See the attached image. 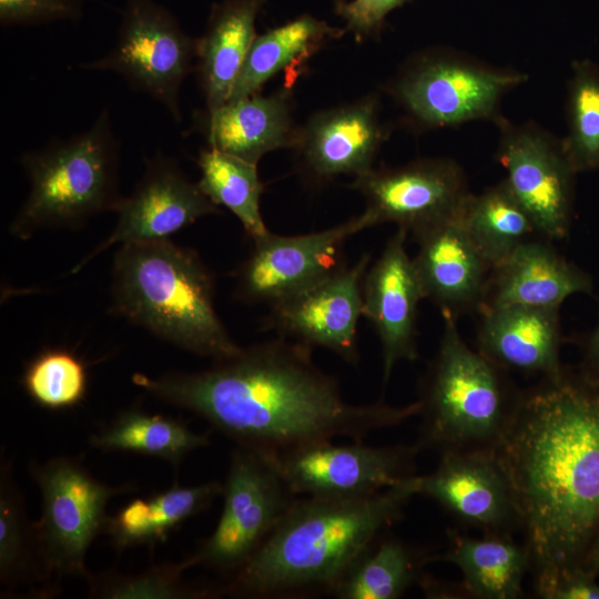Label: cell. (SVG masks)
<instances>
[{"label":"cell","mask_w":599,"mask_h":599,"mask_svg":"<svg viewBox=\"0 0 599 599\" xmlns=\"http://www.w3.org/2000/svg\"><path fill=\"white\" fill-rule=\"evenodd\" d=\"M313 349L276 337L256 343L205 370L132 382L190 410L241 447L278 454L302 446L395 427L420 412V403H348L337 379L312 358Z\"/></svg>","instance_id":"6da1fadb"},{"label":"cell","mask_w":599,"mask_h":599,"mask_svg":"<svg viewBox=\"0 0 599 599\" xmlns=\"http://www.w3.org/2000/svg\"><path fill=\"white\" fill-rule=\"evenodd\" d=\"M515 497L538 597L581 567L599 531V383L566 368L519 392L494 448Z\"/></svg>","instance_id":"7a4b0ae2"},{"label":"cell","mask_w":599,"mask_h":599,"mask_svg":"<svg viewBox=\"0 0 599 599\" xmlns=\"http://www.w3.org/2000/svg\"><path fill=\"white\" fill-rule=\"evenodd\" d=\"M409 478L362 497L298 496L222 592L261 599L331 595L359 554L403 516L415 496Z\"/></svg>","instance_id":"3957f363"},{"label":"cell","mask_w":599,"mask_h":599,"mask_svg":"<svg viewBox=\"0 0 599 599\" xmlns=\"http://www.w3.org/2000/svg\"><path fill=\"white\" fill-rule=\"evenodd\" d=\"M214 280L200 255L170 238L120 245L112 311L159 338L221 361L241 351L216 313Z\"/></svg>","instance_id":"277c9868"},{"label":"cell","mask_w":599,"mask_h":599,"mask_svg":"<svg viewBox=\"0 0 599 599\" xmlns=\"http://www.w3.org/2000/svg\"><path fill=\"white\" fill-rule=\"evenodd\" d=\"M120 141L103 109L85 131L54 138L20 158L30 183L10 233L30 238L44 229H78L105 211H114L119 193Z\"/></svg>","instance_id":"5b68a950"},{"label":"cell","mask_w":599,"mask_h":599,"mask_svg":"<svg viewBox=\"0 0 599 599\" xmlns=\"http://www.w3.org/2000/svg\"><path fill=\"white\" fill-rule=\"evenodd\" d=\"M443 318L439 346L419 389L417 444L439 454L494 449L519 393L508 386L502 369L465 343L456 318Z\"/></svg>","instance_id":"8992f818"},{"label":"cell","mask_w":599,"mask_h":599,"mask_svg":"<svg viewBox=\"0 0 599 599\" xmlns=\"http://www.w3.org/2000/svg\"><path fill=\"white\" fill-rule=\"evenodd\" d=\"M527 78L450 50L432 49L408 59L387 84V92L413 126L439 129L497 121L504 95Z\"/></svg>","instance_id":"52a82bcc"},{"label":"cell","mask_w":599,"mask_h":599,"mask_svg":"<svg viewBox=\"0 0 599 599\" xmlns=\"http://www.w3.org/2000/svg\"><path fill=\"white\" fill-rule=\"evenodd\" d=\"M223 510L213 534L189 559L232 577L260 549L298 497L270 453L238 446L223 485Z\"/></svg>","instance_id":"ba28073f"},{"label":"cell","mask_w":599,"mask_h":599,"mask_svg":"<svg viewBox=\"0 0 599 599\" xmlns=\"http://www.w3.org/2000/svg\"><path fill=\"white\" fill-rule=\"evenodd\" d=\"M196 44L197 38L186 34L166 8L153 0H125L113 48L81 68L121 75L180 123V90L194 72Z\"/></svg>","instance_id":"9c48e42d"},{"label":"cell","mask_w":599,"mask_h":599,"mask_svg":"<svg viewBox=\"0 0 599 599\" xmlns=\"http://www.w3.org/2000/svg\"><path fill=\"white\" fill-rule=\"evenodd\" d=\"M32 473L42 496L41 518L32 526L41 568L88 578L85 556L105 528L108 502L130 487L108 486L68 457L53 458Z\"/></svg>","instance_id":"30bf717a"},{"label":"cell","mask_w":599,"mask_h":599,"mask_svg":"<svg viewBox=\"0 0 599 599\" xmlns=\"http://www.w3.org/2000/svg\"><path fill=\"white\" fill-rule=\"evenodd\" d=\"M352 189L366 202L370 227L394 223L414 240L456 219L469 195L465 174L448 158H426L395 167L372 169Z\"/></svg>","instance_id":"8fae6325"},{"label":"cell","mask_w":599,"mask_h":599,"mask_svg":"<svg viewBox=\"0 0 599 599\" xmlns=\"http://www.w3.org/2000/svg\"><path fill=\"white\" fill-rule=\"evenodd\" d=\"M420 449L417 443L369 446L363 440H327L272 455L297 496L362 497L416 475Z\"/></svg>","instance_id":"7c38bea8"},{"label":"cell","mask_w":599,"mask_h":599,"mask_svg":"<svg viewBox=\"0 0 599 599\" xmlns=\"http://www.w3.org/2000/svg\"><path fill=\"white\" fill-rule=\"evenodd\" d=\"M368 227L362 213L318 232L288 236L270 232L254 240L235 274L237 296L271 306L324 281L345 266L346 241Z\"/></svg>","instance_id":"4fadbf2b"},{"label":"cell","mask_w":599,"mask_h":599,"mask_svg":"<svg viewBox=\"0 0 599 599\" xmlns=\"http://www.w3.org/2000/svg\"><path fill=\"white\" fill-rule=\"evenodd\" d=\"M497 159L511 192L530 215L537 233L549 240L568 235L573 202L571 167L561 140L535 123L515 124L502 115Z\"/></svg>","instance_id":"5bb4252c"},{"label":"cell","mask_w":599,"mask_h":599,"mask_svg":"<svg viewBox=\"0 0 599 599\" xmlns=\"http://www.w3.org/2000/svg\"><path fill=\"white\" fill-rule=\"evenodd\" d=\"M370 255L363 254L324 281L270 306L263 329L309 348L333 352L349 365L359 363L358 319L362 283Z\"/></svg>","instance_id":"9a60e30c"},{"label":"cell","mask_w":599,"mask_h":599,"mask_svg":"<svg viewBox=\"0 0 599 599\" xmlns=\"http://www.w3.org/2000/svg\"><path fill=\"white\" fill-rule=\"evenodd\" d=\"M115 212L112 233L73 266L72 274L114 244L169 238L203 216L221 213L199 184L191 182L172 158L161 153L145 160L142 177Z\"/></svg>","instance_id":"2e32d148"},{"label":"cell","mask_w":599,"mask_h":599,"mask_svg":"<svg viewBox=\"0 0 599 599\" xmlns=\"http://www.w3.org/2000/svg\"><path fill=\"white\" fill-rule=\"evenodd\" d=\"M415 495L425 496L466 525L484 534H508L519 529L515 497L494 449L440 454L437 467L414 475Z\"/></svg>","instance_id":"e0dca14e"},{"label":"cell","mask_w":599,"mask_h":599,"mask_svg":"<svg viewBox=\"0 0 599 599\" xmlns=\"http://www.w3.org/2000/svg\"><path fill=\"white\" fill-rule=\"evenodd\" d=\"M387 136L378 98L367 94L312 114L298 126L292 149L303 176L324 183L343 174L367 173Z\"/></svg>","instance_id":"ac0fdd59"},{"label":"cell","mask_w":599,"mask_h":599,"mask_svg":"<svg viewBox=\"0 0 599 599\" xmlns=\"http://www.w3.org/2000/svg\"><path fill=\"white\" fill-rule=\"evenodd\" d=\"M406 237L402 229L390 236L362 283L363 316L380 342L384 384L397 363L418 358L417 313L425 297L405 246Z\"/></svg>","instance_id":"d6986e66"},{"label":"cell","mask_w":599,"mask_h":599,"mask_svg":"<svg viewBox=\"0 0 599 599\" xmlns=\"http://www.w3.org/2000/svg\"><path fill=\"white\" fill-rule=\"evenodd\" d=\"M413 263L425 300L437 305L441 315L478 311L490 266L470 241L457 217L420 235Z\"/></svg>","instance_id":"ffe728a7"},{"label":"cell","mask_w":599,"mask_h":599,"mask_svg":"<svg viewBox=\"0 0 599 599\" xmlns=\"http://www.w3.org/2000/svg\"><path fill=\"white\" fill-rule=\"evenodd\" d=\"M591 292L585 271L549 243L528 240L490 270L478 312L511 305L559 309L570 295Z\"/></svg>","instance_id":"44dd1931"},{"label":"cell","mask_w":599,"mask_h":599,"mask_svg":"<svg viewBox=\"0 0 599 599\" xmlns=\"http://www.w3.org/2000/svg\"><path fill=\"white\" fill-rule=\"evenodd\" d=\"M478 351L497 367L552 377L560 362L561 328L558 308L499 306L480 312Z\"/></svg>","instance_id":"7402d4cb"},{"label":"cell","mask_w":599,"mask_h":599,"mask_svg":"<svg viewBox=\"0 0 599 599\" xmlns=\"http://www.w3.org/2000/svg\"><path fill=\"white\" fill-rule=\"evenodd\" d=\"M291 88L229 101L200 114L197 129L209 146L256 164L268 152L293 148L298 126L293 118Z\"/></svg>","instance_id":"603a6c76"},{"label":"cell","mask_w":599,"mask_h":599,"mask_svg":"<svg viewBox=\"0 0 599 599\" xmlns=\"http://www.w3.org/2000/svg\"><path fill=\"white\" fill-rule=\"evenodd\" d=\"M267 0H223L213 4L196 44V79L206 112L230 98L247 52L257 35L255 21Z\"/></svg>","instance_id":"cb8c5ba5"},{"label":"cell","mask_w":599,"mask_h":599,"mask_svg":"<svg viewBox=\"0 0 599 599\" xmlns=\"http://www.w3.org/2000/svg\"><path fill=\"white\" fill-rule=\"evenodd\" d=\"M449 546L429 556L455 565L463 573L461 589L478 599H517L530 570L528 551L512 535L484 534L480 538L449 531Z\"/></svg>","instance_id":"d4e9b609"},{"label":"cell","mask_w":599,"mask_h":599,"mask_svg":"<svg viewBox=\"0 0 599 599\" xmlns=\"http://www.w3.org/2000/svg\"><path fill=\"white\" fill-rule=\"evenodd\" d=\"M309 14H302L280 27L257 34L247 52L229 101L260 93L265 83L281 71H295L328 41L345 33Z\"/></svg>","instance_id":"484cf974"},{"label":"cell","mask_w":599,"mask_h":599,"mask_svg":"<svg viewBox=\"0 0 599 599\" xmlns=\"http://www.w3.org/2000/svg\"><path fill=\"white\" fill-rule=\"evenodd\" d=\"M223 485L209 481L196 486L173 485L146 499H135L108 518L104 531L118 549L164 541L189 518L205 510L222 496Z\"/></svg>","instance_id":"4316f807"},{"label":"cell","mask_w":599,"mask_h":599,"mask_svg":"<svg viewBox=\"0 0 599 599\" xmlns=\"http://www.w3.org/2000/svg\"><path fill=\"white\" fill-rule=\"evenodd\" d=\"M429 556L396 537L378 536L354 560L331 595L338 599H397L420 583Z\"/></svg>","instance_id":"83f0119b"},{"label":"cell","mask_w":599,"mask_h":599,"mask_svg":"<svg viewBox=\"0 0 599 599\" xmlns=\"http://www.w3.org/2000/svg\"><path fill=\"white\" fill-rule=\"evenodd\" d=\"M457 220L490 268L537 232L505 180L479 194L469 193Z\"/></svg>","instance_id":"f1b7e54d"},{"label":"cell","mask_w":599,"mask_h":599,"mask_svg":"<svg viewBox=\"0 0 599 599\" xmlns=\"http://www.w3.org/2000/svg\"><path fill=\"white\" fill-rule=\"evenodd\" d=\"M210 443L209 433H195L181 420L138 408L121 412L91 436V445L102 450L135 453L174 465Z\"/></svg>","instance_id":"f546056e"},{"label":"cell","mask_w":599,"mask_h":599,"mask_svg":"<svg viewBox=\"0 0 599 599\" xmlns=\"http://www.w3.org/2000/svg\"><path fill=\"white\" fill-rule=\"evenodd\" d=\"M196 162L197 184L215 205L229 209L252 241L270 233L260 209L264 185L256 164L211 146L200 151Z\"/></svg>","instance_id":"4dcf8cb0"},{"label":"cell","mask_w":599,"mask_h":599,"mask_svg":"<svg viewBox=\"0 0 599 599\" xmlns=\"http://www.w3.org/2000/svg\"><path fill=\"white\" fill-rule=\"evenodd\" d=\"M566 102L565 154L576 173L595 170L599 167V68L593 62L572 63Z\"/></svg>","instance_id":"1f68e13d"},{"label":"cell","mask_w":599,"mask_h":599,"mask_svg":"<svg viewBox=\"0 0 599 599\" xmlns=\"http://www.w3.org/2000/svg\"><path fill=\"white\" fill-rule=\"evenodd\" d=\"M23 387L39 406L59 410L78 405L85 396L84 364L67 349H48L27 366Z\"/></svg>","instance_id":"d6a6232c"},{"label":"cell","mask_w":599,"mask_h":599,"mask_svg":"<svg viewBox=\"0 0 599 599\" xmlns=\"http://www.w3.org/2000/svg\"><path fill=\"white\" fill-rule=\"evenodd\" d=\"M190 567L193 566L187 558L182 562L156 566L134 576L90 578L91 593L111 599H193L223 595L221 588L183 582V571Z\"/></svg>","instance_id":"836d02e7"},{"label":"cell","mask_w":599,"mask_h":599,"mask_svg":"<svg viewBox=\"0 0 599 599\" xmlns=\"http://www.w3.org/2000/svg\"><path fill=\"white\" fill-rule=\"evenodd\" d=\"M37 557L32 527L27 522L22 498L14 487L10 468L1 470L0 489V577L12 587L31 572Z\"/></svg>","instance_id":"e575fe53"},{"label":"cell","mask_w":599,"mask_h":599,"mask_svg":"<svg viewBox=\"0 0 599 599\" xmlns=\"http://www.w3.org/2000/svg\"><path fill=\"white\" fill-rule=\"evenodd\" d=\"M87 0H0L2 26H32L77 20Z\"/></svg>","instance_id":"d590c367"},{"label":"cell","mask_w":599,"mask_h":599,"mask_svg":"<svg viewBox=\"0 0 599 599\" xmlns=\"http://www.w3.org/2000/svg\"><path fill=\"white\" fill-rule=\"evenodd\" d=\"M408 0H335L334 9L345 22V31L357 41L376 37L386 17Z\"/></svg>","instance_id":"8d00e7d4"},{"label":"cell","mask_w":599,"mask_h":599,"mask_svg":"<svg viewBox=\"0 0 599 599\" xmlns=\"http://www.w3.org/2000/svg\"><path fill=\"white\" fill-rule=\"evenodd\" d=\"M544 599H599L597 577L582 567L557 577L540 595Z\"/></svg>","instance_id":"74e56055"},{"label":"cell","mask_w":599,"mask_h":599,"mask_svg":"<svg viewBox=\"0 0 599 599\" xmlns=\"http://www.w3.org/2000/svg\"><path fill=\"white\" fill-rule=\"evenodd\" d=\"M579 372L599 383V323L585 343Z\"/></svg>","instance_id":"f35d334b"},{"label":"cell","mask_w":599,"mask_h":599,"mask_svg":"<svg viewBox=\"0 0 599 599\" xmlns=\"http://www.w3.org/2000/svg\"><path fill=\"white\" fill-rule=\"evenodd\" d=\"M581 567L595 575L597 578L599 577V531L590 544L583 557Z\"/></svg>","instance_id":"ab89813d"}]
</instances>
